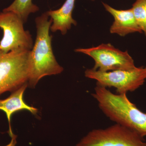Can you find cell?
<instances>
[{
	"mask_svg": "<svg viewBox=\"0 0 146 146\" xmlns=\"http://www.w3.org/2000/svg\"><path fill=\"white\" fill-rule=\"evenodd\" d=\"M27 86V83H25L14 91L7 98L0 100V110L5 112L8 120L9 125V134L13 133L11 125V116L15 112L22 110H27L33 115H36L38 111L36 108L28 105L24 102V92Z\"/></svg>",
	"mask_w": 146,
	"mask_h": 146,
	"instance_id": "obj_9",
	"label": "cell"
},
{
	"mask_svg": "<svg viewBox=\"0 0 146 146\" xmlns=\"http://www.w3.org/2000/svg\"><path fill=\"white\" fill-rule=\"evenodd\" d=\"M76 146H146V141L134 131L115 123L91 130Z\"/></svg>",
	"mask_w": 146,
	"mask_h": 146,
	"instance_id": "obj_5",
	"label": "cell"
},
{
	"mask_svg": "<svg viewBox=\"0 0 146 146\" xmlns=\"http://www.w3.org/2000/svg\"><path fill=\"white\" fill-rule=\"evenodd\" d=\"M75 2L76 0H66L60 8L47 11L52 20V24L50 28L52 32L59 31L61 34L65 35L70 29L72 25H76L77 23L72 18Z\"/></svg>",
	"mask_w": 146,
	"mask_h": 146,
	"instance_id": "obj_10",
	"label": "cell"
},
{
	"mask_svg": "<svg viewBox=\"0 0 146 146\" xmlns=\"http://www.w3.org/2000/svg\"><path fill=\"white\" fill-rule=\"evenodd\" d=\"M23 21L11 11L0 13V29L3 36L0 42V50L5 53L31 51L33 40L28 31L25 30Z\"/></svg>",
	"mask_w": 146,
	"mask_h": 146,
	"instance_id": "obj_6",
	"label": "cell"
},
{
	"mask_svg": "<svg viewBox=\"0 0 146 146\" xmlns=\"http://www.w3.org/2000/svg\"><path fill=\"white\" fill-rule=\"evenodd\" d=\"M131 8L136 23L146 36V0H136Z\"/></svg>",
	"mask_w": 146,
	"mask_h": 146,
	"instance_id": "obj_12",
	"label": "cell"
},
{
	"mask_svg": "<svg viewBox=\"0 0 146 146\" xmlns=\"http://www.w3.org/2000/svg\"><path fill=\"white\" fill-rule=\"evenodd\" d=\"M84 75L87 78L96 80L97 85L107 88L114 87L117 94H127L143 85L146 79V67L107 72L87 69Z\"/></svg>",
	"mask_w": 146,
	"mask_h": 146,
	"instance_id": "obj_4",
	"label": "cell"
},
{
	"mask_svg": "<svg viewBox=\"0 0 146 146\" xmlns=\"http://www.w3.org/2000/svg\"><path fill=\"white\" fill-rule=\"evenodd\" d=\"M47 12L36 17V40L31 51L30 68L28 85L34 88L39 80L47 76L62 73L63 68L60 66L53 52L52 36L50 35V28L52 23Z\"/></svg>",
	"mask_w": 146,
	"mask_h": 146,
	"instance_id": "obj_2",
	"label": "cell"
},
{
	"mask_svg": "<svg viewBox=\"0 0 146 146\" xmlns=\"http://www.w3.org/2000/svg\"><path fill=\"white\" fill-rule=\"evenodd\" d=\"M92 96L107 117L138 133L146 136V113L142 112L128 98L126 94H115L107 88L97 85Z\"/></svg>",
	"mask_w": 146,
	"mask_h": 146,
	"instance_id": "obj_1",
	"label": "cell"
},
{
	"mask_svg": "<svg viewBox=\"0 0 146 146\" xmlns=\"http://www.w3.org/2000/svg\"><path fill=\"white\" fill-rule=\"evenodd\" d=\"M90 1H95V0H90Z\"/></svg>",
	"mask_w": 146,
	"mask_h": 146,
	"instance_id": "obj_14",
	"label": "cell"
},
{
	"mask_svg": "<svg viewBox=\"0 0 146 146\" xmlns=\"http://www.w3.org/2000/svg\"><path fill=\"white\" fill-rule=\"evenodd\" d=\"M31 51L8 53L0 50V96L14 91L28 80Z\"/></svg>",
	"mask_w": 146,
	"mask_h": 146,
	"instance_id": "obj_3",
	"label": "cell"
},
{
	"mask_svg": "<svg viewBox=\"0 0 146 146\" xmlns=\"http://www.w3.org/2000/svg\"><path fill=\"white\" fill-rule=\"evenodd\" d=\"M77 52L82 53L92 58L95 61L93 69L102 72L132 70L136 67L133 58L127 51L120 50L110 44H102L88 48H77Z\"/></svg>",
	"mask_w": 146,
	"mask_h": 146,
	"instance_id": "obj_7",
	"label": "cell"
},
{
	"mask_svg": "<svg viewBox=\"0 0 146 146\" xmlns=\"http://www.w3.org/2000/svg\"><path fill=\"white\" fill-rule=\"evenodd\" d=\"M9 135L11 138V141L10 143L5 146H16V144L17 143V141H16L17 136L13 133Z\"/></svg>",
	"mask_w": 146,
	"mask_h": 146,
	"instance_id": "obj_13",
	"label": "cell"
},
{
	"mask_svg": "<svg viewBox=\"0 0 146 146\" xmlns=\"http://www.w3.org/2000/svg\"><path fill=\"white\" fill-rule=\"evenodd\" d=\"M39 9V7L33 3L32 0H14L9 6L3 11L16 13L25 23L31 13H36Z\"/></svg>",
	"mask_w": 146,
	"mask_h": 146,
	"instance_id": "obj_11",
	"label": "cell"
},
{
	"mask_svg": "<svg viewBox=\"0 0 146 146\" xmlns=\"http://www.w3.org/2000/svg\"><path fill=\"white\" fill-rule=\"evenodd\" d=\"M106 10L111 14L114 21L110 29L112 34H116L124 36L130 33H142L133 15L132 8L125 10H118L109 5L102 3Z\"/></svg>",
	"mask_w": 146,
	"mask_h": 146,
	"instance_id": "obj_8",
	"label": "cell"
}]
</instances>
